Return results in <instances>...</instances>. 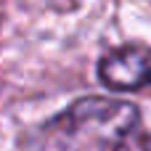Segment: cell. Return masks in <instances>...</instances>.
Instances as JSON below:
<instances>
[{
	"mask_svg": "<svg viewBox=\"0 0 151 151\" xmlns=\"http://www.w3.org/2000/svg\"><path fill=\"white\" fill-rule=\"evenodd\" d=\"M98 77L111 90H141L151 85V48L125 45L98 61Z\"/></svg>",
	"mask_w": 151,
	"mask_h": 151,
	"instance_id": "cell-2",
	"label": "cell"
},
{
	"mask_svg": "<svg viewBox=\"0 0 151 151\" xmlns=\"http://www.w3.org/2000/svg\"><path fill=\"white\" fill-rule=\"evenodd\" d=\"M42 151H151V135L133 104L82 98L45 125Z\"/></svg>",
	"mask_w": 151,
	"mask_h": 151,
	"instance_id": "cell-1",
	"label": "cell"
}]
</instances>
